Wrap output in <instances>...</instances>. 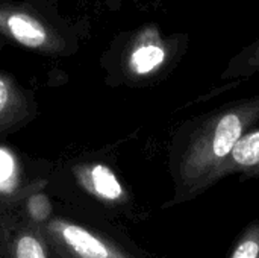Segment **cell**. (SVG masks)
I'll return each instance as SVG.
<instances>
[{
  "label": "cell",
  "mask_w": 259,
  "mask_h": 258,
  "mask_svg": "<svg viewBox=\"0 0 259 258\" xmlns=\"http://www.w3.org/2000/svg\"><path fill=\"white\" fill-rule=\"evenodd\" d=\"M0 258H50L42 233L24 208L0 207Z\"/></svg>",
  "instance_id": "cell-3"
},
{
  "label": "cell",
  "mask_w": 259,
  "mask_h": 258,
  "mask_svg": "<svg viewBox=\"0 0 259 258\" xmlns=\"http://www.w3.org/2000/svg\"><path fill=\"white\" fill-rule=\"evenodd\" d=\"M36 225L49 246L50 258H137L103 230L76 219L50 214Z\"/></svg>",
  "instance_id": "cell-2"
},
{
  "label": "cell",
  "mask_w": 259,
  "mask_h": 258,
  "mask_svg": "<svg viewBox=\"0 0 259 258\" xmlns=\"http://www.w3.org/2000/svg\"><path fill=\"white\" fill-rule=\"evenodd\" d=\"M30 113V102L14 79L0 71V132L23 122Z\"/></svg>",
  "instance_id": "cell-8"
},
{
  "label": "cell",
  "mask_w": 259,
  "mask_h": 258,
  "mask_svg": "<svg viewBox=\"0 0 259 258\" xmlns=\"http://www.w3.org/2000/svg\"><path fill=\"white\" fill-rule=\"evenodd\" d=\"M259 128V93L222 105L184 123L175 137V204L190 201L219 178L222 164L237 143Z\"/></svg>",
  "instance_id": "cell-1"
},
{
  "label": "cell",
  "mask_w": 259,
  "mask_h": 258,
  "mask_svg": "<svg viewBox=\"0 0 259 258\" xmlns=\"http://www.w3.org/2000/svg\"><path fill=\"white\" fill-rule=\"evenodd\" d=\"M231 258H259V220L246 228Z\"/></svg>",
  "instance_id": "cell-10"
},
{
  "label": "cell",
  "mask_w": 259,
  "mask_h": 258,
  "mask_svg": "<svg viewBox=\"0 0 259 258\" xmlns=\"http://www.w3.org/2000/svg\"><path fill=\"white\" fill-rule=\"evenodd\" d=\"M14 172V161L9 154L5 151H0V187L11 181Z\"/></svg>",
  "instance_id": "cell-12"
},
{
  "label": "cell",
  "mask_w": 259,
  "mask_h": 258,
  "mask_svg": "<svg viewBox=\"0 0 259 258\" xmlns=\"http://www.w3.org/2000/svg\"><path fill=\"white\" fill-rule=\"evenodd\" d=\"M240 173L243 178L259 175V128L247 132L234 148L219 170V181L229 175Z\"/></svg>",
  "instance_id": "cell-7"
},
{
  "label": "cell",
  "mask_w": 259,
  "mask_h": 258,
  "mask_svg": "<svg viewBox=\"0 0 259 258\" xmlns=\"http://www.w3.org/2000/svg\"><path fill=\"white\" fill-rule=\"evenodd\" d=\"M259 73V38L237 52L222 71L223 81L247 79Z\"/></svg>",
  "instance_id": "cell-9"
},
{
  "label": "cell",
  "mask_w": 259,
  "mask_h": 258,
  "mask_svg": "<svg viewBox=\"0 0 259 258\" xmlns=\"http://www.w3.org/2000/svg\"><path fill=\"white\" fill-rule=\"evenodd\" d=\"M168 58V47L156 27L143 29L129 52L127 67L137 76H149L158 71Z\"/></svg>",
  "instance_id": "cell-5"
},
{
  "label": "cell",
  "mask_w": 259,
  "mask_h": 258,
  "mask_svg": "<svg viewBox=\"0 0 259 258\" xmlns=\"http://www.w3.org/2000/svg\"><path fill=\"white\" fill-rule=\"evenodd\" d=\"M74 175L79 184L99 201L106 204H118L126 199V192L115 173L105 164L77 166Z\"/></svg>",
  "instance_id": "cell-6"
},
{
  "label": "cell",
  "mask_w": 259,
  "mask_h": 258,
  "mask_svg": "<svg viewBox=\"0 0 259 258\" xmlns=\"http://www.w3.org/2000/svg\"><path fill=\"white\" fill-rule=\"evenodd\" d=\"M0 32L18 44L56 53L62 47L59 36L36 15L12 6H0Z\"/></svg>",
  "instance_id": "cell-4"
},
{
  "label": "cell",
  "mask_w": 259,
  "mask_h": 258,
  "mask_svg": "<svg viewBox=\"0 0 259 258\" xmlns=\"http://www.w3.org/2000/svg\"><path fill=\"white\" fill-rule=\"evenodd\" d=\"M24 211L30 220H33L35 224H41L47 220L52 214V204L44 193H35L29 196L24 202Z\"/></svg>",
  "instance_id": "cell-11"
}]
</instances>
